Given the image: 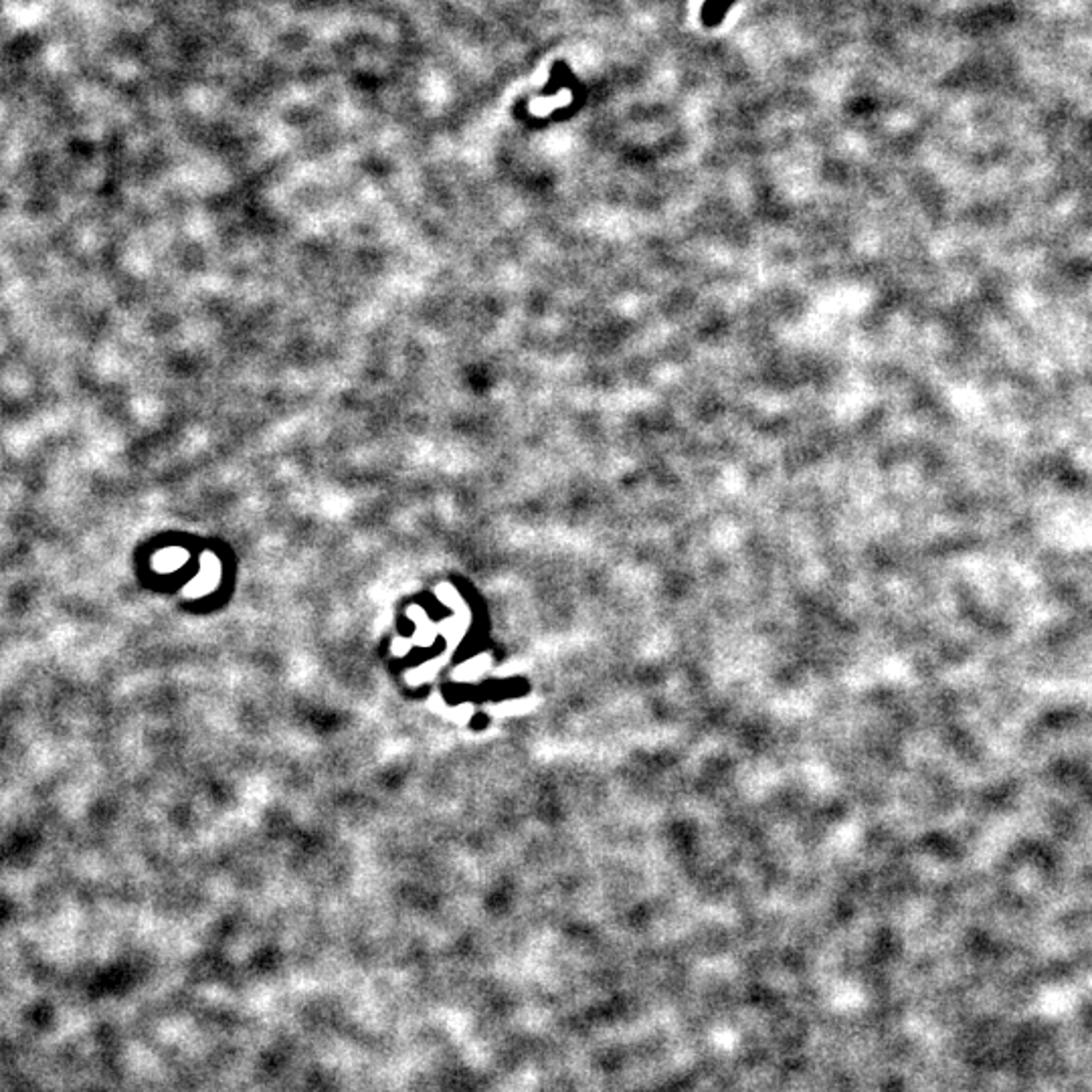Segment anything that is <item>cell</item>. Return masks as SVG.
<instances>
[{"label":"cell","mask_w":1092,"mask_h":1092,"mask_svg":"<svg viewBox=\"0 0 1092 1092\" xmlns=\"http://www.w3.org/2000/svg\"><path fill=\"white\" fill-rule=\"evenodd\" d=\"M730 5L732 0H706V5L702 6V23L706 26L720 25Z\"/></svg>","instance_id":"cell-1"}]
</instances>
